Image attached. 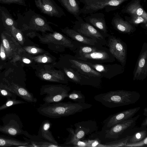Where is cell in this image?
Here are the masks:
<instances>
[{
    "label": "cell",
    "mask_w": 147,
    "mask_h": 147,
    "mask_svg": "<svg viewBox=\"0 0 147 147\" xmlns=\"http://www.w3.org/2000/svg\"><path fill=\"white\" fill-rule=\"evenodd\" d=\"M92 106L91 104L78 102H58L44 103L38 108L37 111L46 117L56 119L67 117L80 112Z\"/></svg>",
    "instance_id": "cell-1"
},
{
    "label": "cell",
    "mask_w": 147,
    "mask_h": 147,
    "mask_svg": "<svg viewBox=\"0 0 147 147\" xmlns=\"http://www.w3.org/2000/svg\"><path fill=\"white\" fill-rule=\"evenodd\" d=\"M140 97V94L136 91L118 90L98 94L94 99L104 106L112 108L134 104Z\"/></svg>",
    "instance_id": "cell-2"
},
{
    "label": "cell",
    "mask_w": 147,
    "mask_h": 147,
    "mask_svg": "<svg viewBox=\"0 0 147 147\" xmlns=\"http://www.w3.org/2000/svg\"><path fill=\"white\" fill-rule=\"evenodd\" d=\"M69 87L62 85H47L40 89V95L44 96L45 103L60 102L67 98L70 90Z\"/></svg>",
    "instance_id": "cell-3"
},
{
    "label": "cell",
    "mask_w": 147,
    "mask_h": 147,
    "mask_svg": "<svg viewBox=\"0 0 147 147\" xmlns=\"http://www.w3.org/2000/svg\"><path fill=\"white\" fill-rule=\"evenodd\" d=\"M140 115L121 121L109 128L101 131V135L111 141L119 139L125 131L134 127Z\"/></svg>",
    "instance_id": "cell-4"
},
{
    "label": "cell",
    "mask_w": 147,
    "mask_h": 147,
    "mask_svg": "<svg viewBox=\"0 0 147 147\" xmlns=\"http://www.w3.org/2000/svg\"><path fill=\"white\" fill-rule=\"evenodd\" d=\"M106 45L111 54L125 67L127 59V46L120 38L113 36H110L107 41Z\"/></svg>",
    "instance_id": "cell-5"
},
{
    "label": "cell",
    "mask_w": 147,
    "mask_h": 147,
    "mask_svg": "<svg viewBox=\"0 0 147 147\" xmlns=\"http://www.w3.org/2000/svg\"><path fill=\"white\" fill-rule=\"evenodd\" d=\"M80 55V57L79 58L80 59L92 63H113L115 60L109 49L103 46L94 51Z\"/></svg>",
    "instance_id": "cell-6"
},
{
    "label": "cell",
    "mask_w": 147,
    "mask_h": 147,
    "mask_svg": "<svg viewBox=\"0 0 147 147\" xmlns=\"http://www.w3.org/2000/svg\"><path fill=\"white\" fill-rule=\"evenodd\" d=\"M83 61L92 68L100 73L102 78L109 79L123 73L124 71V67L121 65L117 63L112 64L92 63Z\"/></svg>",
    "instance_id": "cell-7"
},
{
    "label": "cell",
    "mask_w": 147,
    "mask_h": 147,
    "mask_svg": "<svg viewBox=\"0 0 147 147\" xmlns=\"http://www.w3.org/2000/svg\"><path fill=\"white\" fill-rule=\"evenodd\" d=\"M36 7L40 12L51 17L60 18L66 15L54 0H35Z\"/></svg>",
    "instance_id": "cell-8"
},
{
    "label": "cell",
    "mask_w": 147,
    "mask_h": 147,
    "mask_svg": "<svg viewBox=\"0 0 147 147\" xmlns=\"http://www.w3.org/2000/svg\"><path fill=\"white\" fill-rule=\"evenodd\" d=\"M140 109V107L130 109L110 115L103 121L101 131L108 129L121 121L132 118Z\"/></svg>",
    "instance_id": "cell-9"
},
{
    "label": "cell",
    "mask_w": 147,
    "mask_h": 147,
    "mask_svg": "<svg viewBox=\"0 0 147 147\" xmlns=\"http://www.w3.org/2000/svg\"><path fill=\"white\" fill-rule=\"evenodd\" d=\"M147 76V44L145 42L137 60L133 72V80H143Z\"/></svg>",
    "instance_id": "cell-10"
},
{
    "label": "cell",
    "mask_w": 147,
    "mask_h": 147,
    "mask_svg": "<svg viewBox=\"0 0 147 147\" xmlns=\"http://www.w3.org/2000/svg\"><path fill=\"white\" fill-rule=\"evenodd\" d=\"M128 0H80L84 4L81 9V13H87L90 10H97L107 6H117Z\"/></svg>",
    "instance_id": "cell-11"
},
{
    "label": "cell",
    "mask_w": 147,
    "mask_h": 147,
    "mask_svg": "<svg viewBox=\"0 0 147 147\" xmlns=\"http://www.w3.org/2000/svg\"><path fill=\"white\" fill-rule=\"evenodd\" d=\"M77 31L81 34L96 41L102 45H107V41L104 36L88 23H81L80 28Z\"/></svg>",
    "instance_id": "cell-12"
},
{
    "label": "cell",
    "mask_w": 147,
    "mask_h": 147,
    "mask_svg": "<svg viewBox=\"0 0 147 147\" xmlns=\"http://www.w3.org/2000/svg\"><path fill=\"white\" fill-rule=\"evenodd\" d=\"M74 126L76 136L80 140L97 129L96 123L92 120L79 122L74 124Z\"/></svg>",
    "instance_id": "cell-13"
},
{
    "label": "cell",
    "mask_w": 147,
    "mask_h": 147,
    "mask_svg": "<svg viewBox=\"0 0 147 147\" xmlns=\"http://www.w3.org/2000/svg\"><path fill=\"white\" fill-rule=\"evenodd\" d=\"M0 87L6 89L14 93L27 102L35 103L37 101L36 98L34 97L33 94L24 87L14 85L5 86Z\"/></svg>",
    "instance_id": "cell-14"
},
{
    "label": "cell",
    "mask_w": 147,
    "mask_h": 147,
    "mask_svg": "<svg viewBox=\"0 0 147 147\" xmlns=\"http://www.w3.org/2000/svg\"><path fill=\"white\" fill-rule=\"evenodd\" d=\"M62 30L63 32L73 40L82 44L91 46H103L96 41L85 36L78 32L68 27L62 29Z\"/></svg>",
    "instance_id": "cell-15"
},
{
    "label": "cell",
    "mask_w": 147,
    "mask_h": 147,
    "mask_svg": "<svg viewBox=\"0 0 147 147\" xmlns=\"http://www.w3.org/2000/svg\"><path fill=\"white\" fill-rule=\"evenodd\" d=\"M125 132H127V134L121 136L120 138L130 136L127 144H133L139 142L147 137V129L146 128L134 127Z\"/></svg>",
    "instance_id": "cell-16"
},
{
    "label": "cell",
    "mask_w": 147,
    "mask_h": 147,
    "mask_svg": "<svg viewBox=\"0 0 147 147\" xmlns=\"http://www.w3.org/2000/svg\"><path fill=\"white\" fill-rule=\"evenodd\" d=\"M41 40L45 43H52L65 46L72 47L71 42L65 38L61 34L55 32L53 33H49L46 35L45 37L39 36Z\"/></svg>",
    "instance_id": "cell-17"
},
{
    "label": "cell",
    "mask_w": 147,
    "mask_h": 147,
    "mask_svg": "<svg viewBox=\"0 0 147 147\" xmlns=\"http://www.w3.org/2000/svg\"><path fill=\"white\" fill-rule=\"evenodd\" d=\"M69 60L82 74L85 76V77L89 78H102L100 73L92 68L83 61L74 59Z\"/></svg>",
    "instance_id": "cell-18"
},
{
    "label": "cell",
    "mask_w": 147,
    "mask_h": 147,
    "mask_svg": "<svg viewBox=\"0 0 147 147\" xmlns=\"http://www.w3.org/2000/svg\"><path fill=\"white\" fill-rule=\"evenodd\" d=\"M52 124L48 120L43 121L39 128L37 136L44 141H47L55 144L58 145V143L53 137L50 130Z\"/></svg>",
    "instance_id": "cell-19"
},
{
    "label": "cell",
    "mask_w": 147,
    "mask_h": 147,
    "mask_svg": "<svg viewBox=\"0 0 147 147\" xmlns=\"http://www.w3.org/2000/svg\"><path fill=\"white\" fill-rule=\"evenodd\" d=\"M31 20V24L34 29L42 32H45L46 31H52V29L49 25V22L42 16L36 13Z\"/></svg>",
    "instance_id": "cell-20"
},
{
    "label": "cell",
    "mask_w": 147,
    "mask_h": 147,
    "mask_svg": "<svg viewBox=\"0 0 147 147\" xmlns=\"http://www.w3.org/2000/svg\"><path fill=\"white\" fill-rule=\"evenodd\" d=\"M0 132L9 136H16L24 134L30 138L31 135L27 132L22 130L15 124H8L3 125H0Z\"/></svg>",
    "instance_id": "cell-21"
},
{
    "label": "cell",
    "mask_w": 147,
    "mask_h": 147,
    "mask_svg": "<svg viewBox=\"0 0 147 147\" xmlns=\"http://www.w3.org/2000/svg\"><path fill=\"white\" fill-rule=\"evenodd\" d=\"M69 13L76 18L81 13V9L76 0H57Z\"/></svg>",
    "instance_id": "cell-22"
},
{
    "label": "cell",
    "mask_w": 147,
    "mask_h": 147,
    "mask_svg": "<svg viewBox=\"0 0 147 147\" xmlns=\"http://www.w3.org/2000/svg\"><path fill=\"white\" fill-rule=\"evenodd\" d=\"M15 146L17 147H31L30 142L23 141L14 139L9 138L0 136V146Z\"/></svg>",
    "instance_id": "cell-23"
},
{
    "label": "cell",
    "mask_w": 147,
    "mask_h": 147,
    "mask_svg": "<svg viewBox=\"0 0 147 147\" xmlns=\"http://www.w3.org/2000/svg\"><path fill=\"white\" fill-rule=\"evenodd\" d=\"M40 77L41 79L48 81L64 83L67 82L63 76L54 71H46L43 72Z\"/></svg>",
    "instance_id": "cell-24"
},
{
    "label": "cell",
    "mask_w": 147,
    "mask_h": 147,
    "mask_svg": "<svg viewBox=\"0 0 147 147\" xmlns=\"http://www.w3.org/2000/svg\"><path fill=\"white\" fill-rule=\"evenodd\" d=\"M113 23L115 28L122 33L129 34L135 30L134 28L132 25L122 19H116L114 20Z\"/></svg>",
    "instance_id": "cell-25"
},
{
    "label": "cell",
    "mask_w": 147,
    "mask_h": 147,
    "mask_svg": "<svg viewBox=\"0 0 147 147\" xmlns=\"http://www.w3.org/2000/svg\"><path fill=\"white\" fill-rule=\"evenodd\" d=\"M126 12L131 15L140 16L147 20V14L138 1H135L129 5Z\"/></svg>",
    "instance_id": "cell-26"
},
{
    "label": "cell",
    "mask_w": 147,
    "mask_h": 147,
    "mask_svg": "<svg viewBox=\"0 0 147 147\" xmlns=\"http://www.w3.org/2000/svg\"><path fill=\"white\" fill-rule=\"evenodd\" d=\"M89 21L92 25L101 30L104 34H107V26L103 20L95 18H89Z\"/></svg>",
    "instance_id": "cell-27"
},
{
    "label": "cell",
    "mask_w": 147,
    "mask_h": 147,
    "mask_svg": "<svg viewBox=\"0 0 147 147\" xmlns=\"http://www.w3.org/2000/svg\"><path fill=\"white\" fill-rule=\"evenodd\" d=\"M130 137V136H127L124 137L116 140L106 143L102 145V147H112L125 146L127 141Z\"/></svg>",
    "instance_id": "cell-28"
},
{
    "label": "cell",
    "mask_w": 147,
    "mask_h": 147,
    "mask_svg": "<svg viewBox=\"0 0 147 147\" xmlns=\"http://www.w3.org/2000/svg\"><path fill=\"white\" fill-rule=\"evenodd\" d=\"M67 98L75 102L84 103L85 101V96L80 91L73 90L68 93Z\"/></svg>",
    "instance_id": "cell-29"
},
{
    "label": "cell",
    "mask_w": 147,
    "mask_h": 147,
    "mask_svg": "<svg viewBox=\"0 0 147 147\" xmlns=\"http://www.w3.org/2000/svg\"><path fill=\"white\" fill-rule=\"evenodd\" d=\"M26 103V101L9 98L7 99V101L4 104L0 106V111L14 105Z\"/></svg>",
    "instance_id": "cell-30"
},
{
    "label": "cell",
    "mask_w": 147,
    "mask_h": 147,
    "mask_svg": "<svg viewBox=\"0 0 147 147\" xmlns=\"http://www.w3.org/2000/svg\"><path fill=\"white\" fill-rule=\"evenodd\" d=\"M31 145L32 147H59L58 145L55 144L51 142L45 141H34L31 142Z\"/></svg>",
    "instance_id": "cell-31"
},
{
    "label": "cell",
    "mask_w": 147,
    "mask_h": 147,
    "mask_svg": "<svg viewBox=\"0 0 147 147\" xmlns=\"http://www.w3.org/2000/svg\"><path fill=\"white\" fill-rule=\"evenodd\" d=\"M103 46H86L81 47L79 52L80 55L90 53L100 49Z\"/></svg>",
    "instance_id": "cell-32"
},
{
    "label": "cell",
    "mask_w": 147,
    "mask_h": 147,
    "mask_svg": "<svg viewBox=\"0 0 147 147\" xmlns=\"http://www.w3.org/2000/svg\"><path fill=\"white\" fill-rule=\"evenodd\" d=\"M131 23L135 25L140 23L147 24V20L142 17L136 15H131Z\"/></svg>",
    "instance_id": "cell-33"
},
{
    "label": "cell",
    "mask_w": 147,
    "mask_h": 147,
    "mask_svg": "<svg viewBox=\"0 0 147 147\" xmlns=\"http://www.w3.org/2000/svg\"><path fill=\"white\" fill-rule=\"evenodd\" d=\"M0 96L6 97L7 98H11L16 99L17 96L14 93L8 90L3 88H0Z\"/></svg>",
    "instance_id": "cell-34"
},
{
    "label": "cell",
    "mask_w": 147,
    "mask_h": 147,
    "mask_svg": "<svg viewBox=\"0 0 147 147\" xmlns=\"http://www.w3.org/2000/svg\"><path fill=\"white\" fill-rule=\"evenodd\" d=\"M64 71L67 76L72 81L77 83H81V78L78 76H76L72 72L69 70L65 69Z\"/></svg>",
    "instance_id": "cell-35"
},
{
    "label": "cell",
    "mask_w": 147,
    "mask_h": 147,
    "mask_svg": "<svg viewBox=\"0 0 147 147\" xmlns=\"http://www.w3.org/2000/svg\"><path fill=\"white\" fill-rule=\"evenodd\" d=\"M147 137L139 142L131 144H127L125 147L147 146Z\"/></svg>",
    "instance_id": "cell-36"
},
{
    "label": "cell",
    "mask_w": 147,
    "mask_h": 147,
    "mask_svg": "<svg viewBox=\"0 0 147 147\" xmlns=\"http://www.w3.org/2000/svg\"><path fill=\"white\" fill-rule=\"evenodd\" d=\"M86 142L87 147H102V144L97 140H88Z\"/></svg>",
    "instance_id": "cell-37"
},
{
    "label": "cell",
    "mask_w": 147,
    "mask_h": 147,
    "mask_svg": "<svg viewBox=\"0 0 147 147\" xmlns=\"http://www.w3.org/2000/svg\"><path fill=\"white\" fill-rule=\"evenodd\" d=\"M49 57L44 55L40 56L35 57V59L37 62L42 63L47 62L49 60Z\"/></svg>",
    "instance_id": "cell-38"
},
{
    "label": "cell",
    "mask_w": 147,
    "mask_h": 147,
    "mask_svg": "<svg viewBox=\"0 0 147 147\" xmlns=\"http://www.w3.org/2000/svg\"><path fill=\"white\" fill-rule=\"evenodd\" d=\"M0 2L3 3H19L21 4H24V2L23 0H0Z\"/></svg>",
    "instance_id": "cell-39"
},
{
    "label": "cell",
    "mask_w": 147,
    "mask_h": 147,
    "mask_svg": "<svg viewBox=\"0 0 147 147\" xmlns=\"http://www.w3.org/2000/svg\"><path fill=\"white\" fill-rule=\"evenodd\" d=\"M3 43L4 47L6 48H8L9 46V42L6 39H4L3 40Z\"/></svg>",
    "instance_id": "cell-40"
},
{
    "label": "cell",
    "mask_w": 147,
    "mask_h": 147,
    "mask_svg": "<svg viewBox=\"0 0 147 147\" xmlns=\"http://www.w3.org/2000/svg\"><path fill=\"white\" fill-rule=\"evenodd\" d=\"M6 24L8 25L11 26L13 24V21L10 18H7L5 20Z\"/></svg>",
    "instance_id": "cell-41"
},
{
    "label": "cell",
    "mask_w": 147,
    "mask_h": 147,
    "mask_svg": "<svg viewBox=\"0 0 147 147\" xmlns=\"http://www.w3.org/2000/svg\"><path fill=\"white\" fill-rule=\"evenodd\" d=\"M147 126V117H146L143 121L141 125V127L146 128Z\"/></svg>",
    "instance_id": "cell-42"
},
{
    "label": "cell",
    "mask_w": 147,
    "mask_h": 147,
    "mask_svg": "<svg viewBox=\"0 0 147 147\" xmlns=\"http://www.w3.org/2000/svg\"><path fill=\"white\" fill-rule=\"evenodd\" d=\"M16 37L20 41H21L22 40V37L21 34L19 33H18L16 35Z\"/></svg>",
    "instance_id": "cell-43"
},
{
    "label": "cell",
    "mask_w": 147,
    "mask_h": 147,
    "mask_svg": "<svg viewBox=\"0 0 147 147\" xmlns=\"http://www.w3.org/2000/svg\"><path fill=\"white\" fill-rule=\"evenodd\" d=\"M23 61L24 63L27 64L29 63L30 62V61L29 59L26 58L24 59Z\"/></svg>",
    "instance_id": "cell-44"
},
{
    "label": "cell",
    "mask_w": 147,
    "mask_h": 147,
    "mask_svg": "<svg viewBox=\"0 0 147 147\" xmlns=\"http://www.w3.org/2000/svg\"><path fill=\"white\" fill-rule=\"evenodd\" d=\"M0 56L2 58H4L5 57V54L3 52H1L0 54Z\"/></svg>",
    "instance_id": "cell-45"
}]
</instances>
